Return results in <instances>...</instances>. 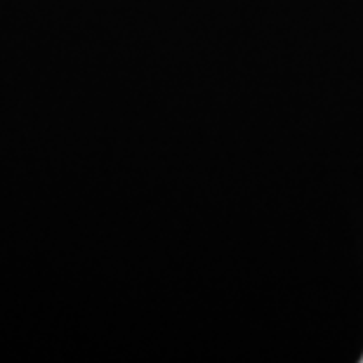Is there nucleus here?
Segmentation results:
<instances>
[{"label":"nucleus","mask_w":363,"mask_h":363,"mask_svg":"<svg viewBox=\"0 0 363 363\" xmlns=\"http://www.w3.org/2000/svg\"><path fill=\"white\" fill-rule=\"evenodd\" d=\"M361 361H363V359H361Z\"/></svg>","instance_id":"1"}]
</instances>
